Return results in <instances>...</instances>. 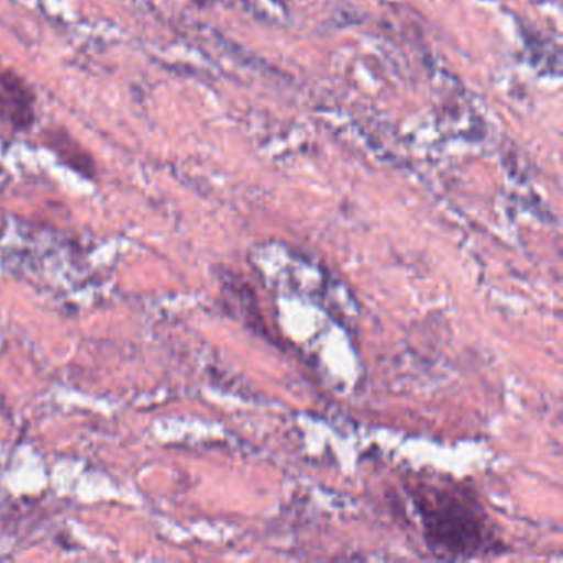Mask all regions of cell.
I'll return each instance as SVG.
<instances>
[{"instance_id": "7a4b0ae2", "label": "cell", "mask_w": 563, "mask_h": 563, "mask_svg": "<svg viewBox=\"0 0 563 563\" xmlns=\"http://www.w3.org/2000/svg\"><path fill=\"white\" fill-rule=\"evenodd\" d=\"M31 90L24 81L19 80L15 75L2 74L0 75V111L2 117L9 118L12 123L18 128L27 126L32 123V108Z\"/></svg>"}, {"instance_id": "6da1fadb", "label": "cell", "mask_w": 563, "mask_h": 563, "mask_svg": "<svg viewBox=\"0 0 563 563\" xmlns=\"http://www.w3.org/2000/svg\"><path fill=\"white\" fill-rule=\"evenodd\" d=\"M428 545L441 556L496 552L497 542L477 500L460 487H428L417 496Z\"/></svg>"}]
</instances>
